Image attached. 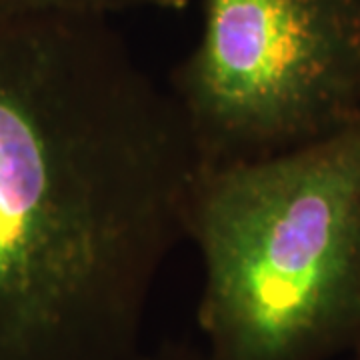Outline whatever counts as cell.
<instances>
[{
	"instance_id": "1",
	"label": "cell",
	"mask_w": 360,
	"mask_h": 360,
	"mask_svg": "<svg viewBox=\"0 0 360 360\" xmlns=\"http://www.w3.org/2000/svg\"><path fill=\"white\" fill-rule=\"evenodd\" d=\"M200 170L108 18L0 20V360H141Z\"/></svg>"
},
{
	"instance_id": "2",
	"label": "cell",
	"mask_w": 360,
	"mask_h": 360,
	"mask_svg": "<svg viewBox=\"0 0 360 360\" xmlns=\"http://www.w3.org/2000/svg\"><path fill=\"white\" fill-rule=\"evenodd\" d=\"M188 238L210 360H319L360 335V118L298 148L202 168Z\"/></svg>"
},
{
	"instance_id": "3",
	"label": "cell",
	"mask_w": 360,
	"mask_h": 360,
	"mask_svg": "<svg viewBox=\"0 0 360 360\" xmlns=\"http://www.w3.org/2000/svg\"><path fill=\"white\" fill-rule=\"evenodd\" d=\"M168 90L202 168L328 136L360 118V0H202Z\"/></svg>"
},
{
	"instance_id": "4",
	"label": "cell",
	"mask_w": 360,
	"mask_h": 360,
	"mask_svg": "<svg viewBox=\"0 0 360 360\" xmlns=\"http://www.w3.org/2000/svg\"><path fill=\"white\" fill-rule=\"evenodd\" d=\"M188 4L191 0H0V20L40 16L108 18L110 14L139 8L182 13Z\"/></svg>"
},
{
	"instance_id": "5",
	"label": "cell",
	"mask_w": 360,
	"mask_h": 360,
	"mask_svg": "<svg viewBox=\"0 0 360 360\" xmlns=\"http://www.w3.org/2000/svg\"><path fill=\"white\" fill-rule=\"evenodd\" d=\"M141 360H210L205 348H194L188 345H167L156 352H144Z\"/></svg>"
}]
</instances>
